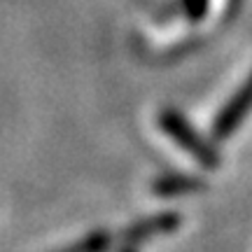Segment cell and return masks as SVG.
Masks as SVG:
<instances>
[{
    "mask_svg": "<svg viewBox=\"0 0 252 252\" xmlns=\"http://www.w3.org/2000/svg\"><path fill=\"white\" fill-rule=\"evenodd\" d=\"M159 124H161L163 133L171 135L175 145H180L185 152H189L194 159H196L201 166H206V168H215L220 159H217V154L213 152V147L201 138V135L191 128V126L185 122V119L178 115V112H173V110H163L161 117H159Z\"/></svg>",
    "mask_w": 252,
    "mask_h": 252,
    "instance_id": "1",
    "label": "cell"
},
{
    "mask_svg": "<svg viewBox=\"0 0 252 252\" xmlns=\"http://www.w3.org/2000/svg\"><path fill=\"white\" fill-rule=\"evenodd\" d=\"M250 110H252V70L243 87L229 98V103H226L224 108L220 110V115L215 117V124H213V135H215L217 140L229 138L236 131V126L248 117Z\"/></svg>",
    "mask_w": 252,
    "mask_h": 252,
    "instance_id": "2",
    "label": "cell"
},
{
    "mask_svg": "<svg viewBox=\"0 0 252 252\" xmlns=\"http://www.w3.org/2000/svg\"><path fill=\"white\" fill-rule=\"evenodd\" d=\"M180 224V217L175 213H163V215H157L152 220H145L140 224H135L133 229H128L124 236L126 243H135V241H143L147 236H157V234H168L173 229H178Z\"/></svg>",
    "mask_w": 252,
    "mask_h": 252,
    "instance_id": "3",
    "label": "cell"
},
{
    "mask_svg": "<svg viewBox=\"0 0 252 252\" xmlns=\"http://www.w3.org/2000/svg\"><path fill=\"white\" fill-rule=\"evenodd\" d=\"M196 189H201V182L194 178H180V175H163L154 182V194L159 196H178V194H187Z\"/></svg>",
    "mask_w": 252,
    "mask_h": 252,
    "instance_id": "4",
    "label": "cell"
},
{
    "mask_svg": "<svg viewBox=\"0 0 252 252\" xmlns=\"http://www.w3.org/2000/svg\"><path fill=\"white\" fill-rule=\"evenodd\" d=\"M210 9V0H180V17L189 24H201Z\"/></svg>",
    "mask_w": 252,
    "mask_h": 252,
    "instance_id": "5",
    "label": "cell"
},
{
    "mask_svg": "<svg viewBox=\"0 0 252 252\" xmlns=\"http://www.w3.org/2000/svg\"><path fill=\"white\" fill-rule=\"evenodd\" d=\"M110 238L105 234H91L87 236V238H82L80 243H75L72 248H68V250L63 252H103L105 248H108Z\"/></svg>",
    "mask_w": 252,
    "mask_h": 252,
    "instance_id": "6",
    "label": "cell"
}]
</instances>
